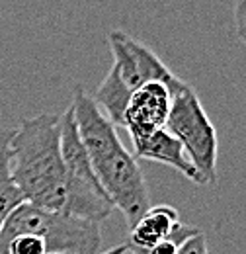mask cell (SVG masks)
Segmentation results:
<instances>
[{
    "label": "cell",
    "mask_w": 246,
    "mask_h": 254,
    "mask_svg": "<svg viewBox=\"0 0 246 254\" xmlns=\"http://www.w3.org/2000/svg\"><path fill=\"white\" fill-rule=\"evenodd\" d=\"M70 110L100 186L114 207L123 213L131 229L151 207V195L141 166L133 153L123 147L118 127L108 120L82 86L74 88Z\"/></svg>",
    "instance_id": "cell-1"
},
{
    "label": "cell",
    "mask_w": 246,
    "mask_h": 254,
    "mask_svg": "<svg viewBox=\"0 0 246 254\" xmlns=\"http://www.w3.org/2000/svg\"><path fill=\"white\" fill-rule=\"evenodd\" d=\"M12 180L24 199L64 213L68 178L61 157V116L41 114L24 120L8 139Z\"/></svg>",
    "instance_id": "cell-2"
},
{
    "label": "cell",
    "mask_w": 246,
    "mask_h": 254,
    "mask_svg": "<svg viewBox=\"0 0 246 254\" xmlns=\"http://www.w3.org/2000/svg\"><path fill=\"white\" fill-rule=\"evenodd\" d=\"M164 129L180 141L185 157L201 174L205 184H215L219 153L217 131L189 84L184 82V86L172 92V106Z\"/></svg>",
    "instance_id": "cell-3"
},
{
    "label": "cell",
    "mask_w": 246,
    "mask_h": 254,
    "mask_svg": "<svg viewBox=\"0 0 246 254\" xmlns=\"http://www.w3.org/2000/svg\"><path fill=\"white\" fill-rule=\"evenodd\" d=\"M4 225L16 231L41 235L49 254H98L104 251L100 223L49 211L30 201L20 203Z\"/></svg>",
    "instance_id": "cell-4"
},
{
    "label": "cell",
    "mask_w": 246,
    "mask_h": 254,
    "mask_svg": "<svg viewBox=\"0 0 246 254\" xmlns=\"http://www.w3.org/2000/svg\"><path fill=\"white\" fill-rule=\"evenodd\" d=\"M108 43L114 53L112 68L118 72L120 80L131 92H135L147 82H162L172 92L184 86V80L172 74V70L147 45H143L139 39L131 37L129 33L122 30H112L108 33Z\"/></svg>",
    "instance_id": "cell-5"
},
{
    "label": "cell",
    "mask_w": 246,
    "mask_h": 254,
    "mask_svg": "<svg viewBox=\"0 0 246 254\" xmlns=\"http://www.w3.org/2000/svg\"><path fill=\"white\" fill-rule=\"evenodd\" d=\"M170 106L172 90L162 82H147L131 94L123 114V127L129 131L133 145L166 127Z\"/></svg>",
    "instance_id": "cell-6"
},
{
    "label": "cell",
    "mask_w": 246,
    "mask_h": 254,
    "mask_svg": "<svg viewBox=\"0 0 246 254\" xmlns=\"http://www.w3.org/2000/svg\"><path fill=\"white\" fill-rule=\"evenodd\" d=\"M133 149H135L133 157L137 160L143 159L166 164V166L178 170L180 174H184L187 180H191V182H195L199 186H205V180L201 178V174L195 170V166L185 157L180 141L172 133H168L166 129L154 131L153 135H149L147 139L135 143Z\"/></svg>",
    "instance_id": "cell-7"
},
{
    "label": "cell",
    "mask_w": 246,
    "mask_h": 254,
    "mask_svg": "<svg viewBox=\"0 0 246 254\" xmlns=\"http://www.w3.org/2000/svg\"><path fill=\"white\" fill-rule=\"evenodd\" d=\"M180 215L170 205H154L135 223L129 231L127 247L133 254H147V251L156 243L170 239L174 229L180 225Z\"/></svg>",
    "instance_id": "cell-8"
},
{
    "label": "cell",
    "mask_w": 246,
    "mask_h": 254,
    "mask_svg": "<svg viewBox=\"0 0 246 254\" xmlns=\"http://www.w3.org/2000/svg\"><path fill=\"white\" fill-rule=\"evenodd\" d=\"M131 90L123 84L118 76V72L114 68H110L108 76L102 80V84L98 86V92L94 96L96 104L100 106V110L106 112L108 120L116 127H123V114L125 108L129 104L131 98Z\"/></svg>",
    "instance_id": "cell-9"
},
{
    "label": "cell",
    "mask_w": 246,
    "mask_h": 254,
    "mask_svg": "<svg viewBox=\"0 0 246 254\" xmlns=\"http://www.w3.org/2000/svg\"><path fill=\"white\" fill-rule=\"evenodd\" d=\"M8 139H10V131L0 133V227L20 203L26 201L22 191L18 190V186L12 180Z\"/></svg>",
    "instance_id": "cell-10"
},
{
    "label": "cell",
    "mask_w": 246,
    "mask_h": 254,
    "mask_svg": "<svg viewBox=\"0 0 246 254\" xmlns=\"http://www.w3.org/2000/svg\"><path fill=\"white\" fill-rule=\"evenodd\" d=\"M178 254H209L205 235L199 231V233H195L193 237L185 239L184 243L178 247Z\"/></svg>",
    "instance_id": "cell-11"
},
{
    "label": "cell",
    "mask_w": 246,
    "mask_h": 254,
    "mask_svg": "<svg viewBox=\"0 0 246 254\" xmlns=\"http://www.w3.org/2000/svg\"><path fill=\"white\" fill-rule=\"evenodd\" d=\"M235 28L239 39L246 45V4L235 2Z\"/></svg>",
    "instance_id": "cell-12"
},
{
    "label": "cell",
    "mask_w": 246,
    "mask_h": 254,
    "mask_svg": "<svg viewBox=\"0 0 246 254\" xmlns=\"http://www.w3.org/2000/svg\"><path fill=\"white\" fill-rule=\"evenodd\" d=\"M147 254H178V245L168 241V239H164V241L156 243L154 247H151L147 251Z\"/></svg>",
    "instance_id": "cell-13"
},
{
    "label": "cell",
    "mask_w": 246,
    "mask_h": 254,
    "mask_svg": "<svg viewBox=\"0 0 246 254\" xmlns=\"http://www.w3.org/2000/svg\"><path fill=\"white\" fill-rule=\"evenodd\" d=\"M127 253H129V247L127 245H120V247H114L110 251H102V253L98 254H127Z\"/></svg>",
    "instance_id": "cell-14"
},
{
    "label": "cell",
    "mask_w": 246,
    "mask_h": 254,
    "mask_svg": "<svg viewBox=\"0 0 246 254\" xmlns=\"http://www.w3.org/2000/svg\"><path fill=\"white\" fill-rule=\"evenodd\" d=\"M235 2H243V4H246V0H235Z\"/></svg>",
    "instance_id": "cell-15"
}]
</instances>
